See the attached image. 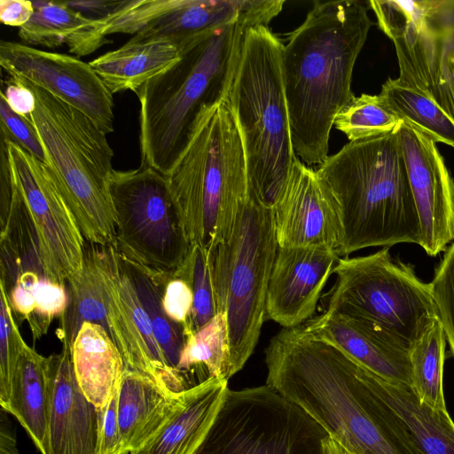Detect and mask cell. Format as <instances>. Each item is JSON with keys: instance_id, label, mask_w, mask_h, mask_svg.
Segmentation results:
<instances>
[{"instance_id": "1", "label": "cell", "mask_w": 454, "mask_h": 454, "mask_svg": "<svg viewBox=\"0 0 454 454\" xmlns=\"http://www.w3.org/2000/svg\"><path fill=\"white\" fill-rule=\"evenodd\" d=\"M265 363L266 385L302 409L348 454H420L357 381V362L302 325L270 339Z\"/></svg>"}, {"instance_id": "2", "label": "cell", "mask_w": 454, "mask_h": 454, "mask_svg": "<svg viewBox=\"0 0 454 454\" xmlns=\"http://www.w3.org/2000/svg\"><path fill=\"white\" fill-rule=\"evenodd\" d=\"M369 8L368 2L317 1L284 44L293 147L308 166L327 160L335 117L355 97L353 70L372 25Z\"/></svg>"}, {"instance_id": "3", "label": "cell", "mask_w": 454, "mask_h": 454, "mask_svg": "<svg viewBox=\"0 0 454 454\" xmlns=\"http://www.w3.org/2000/svg\"><path fill=\"white\" fill-rule=\"evenodd\" d=\"M316 169L338 217L340 258L367 247L419 246V221L395 130L348 142Z\"/></svg>"}, {"instance_id": "4", "label": "cell", "mask_w": 454, "mask_h": 454, "mask_svg": "<svg viewBox=\"0 0 454 454\" xmlns=\"http://www.w3.org/2000/svg\"><path fill=\"white\" fill-rule=\"evenodd\" d=\"M247 29L232 24L192 41L177 62L135 92L141 163L168 174L201 113L228 98Z\"/></svg>"}, {"instance_id": "5", "label": "cell", "mask_w": 454, "mask_h": 454, "mask_svg": "<svg viewBox=\"0 0 454 454\" xmlns=\"http://www.w3.org/2000/svg\"><path fill=\"white\" fill-rule=\"evenodd\" d=\"M283 47L267 26L248 28L227 98L244 146L248 193L272 210L297 159L283 82Z\"/></svg>"}, {"instance_id": "6", "label": "cell", "mask_w": 454, "mask_h": 454, "mask_svg": "<svg viewBox=\"0 0 454 454\" xmlns=\"http://www.w3.org/2000/svg\"><path fill=\"white\" fill-rule=\"evenodd\" d=\"M192 246L214 250L248 195L247 160L228 98L206 108L166 176Z\"/></svg>"}, {"instance_id": "7", "label": "cell", "mask_w": 454, "mask_h": 454, "mask_svg": "<svg viewBox=\"0 0 454 454\" xmlns=\"http://www.w3.org/2000/svg\"><path fill=\"white\" fill-rule=\"evenodd\" d=\"M14 81L27 85L35 95L31 119L47 165L84 240L115 246L116 216L109 191L114 152L106 134L84 114L46 90Z\"/></svg>"}, {"instance_id": "8", "label": "cell", "mask_w": 454, "mask_h": 454, "mask_svg": "<svg viewBox=\"0 0 454 454\" xmlns=\"http://www.w3.org/2000/svg\"><path fill=\"white\" fill-rule=\"evenodd\" d=\"M278 247L273 210L248 193L229 239L213 251L217 309L226 317L234 374L244 367L260 339Z\"/></svg>"}, {"instance_id": "9", "label": "cell", "mask_w": 454, "mask_h": 454, "mask_svg": "<svg viewBox=\"0 0 454 454\" xmlns=\"http://www.w3.org/2000/svg\"><path fill=\"white\" fill-rule=\"evenodd\" d=\"M325 310L363 321L410 348L438 320L429 283L389 247L340 258Z\"/></svg>"}, {"instance_id": "10", "label": "cell", "mask_w": 454, "mask_h": 454, "mask_svg": "<svg viewBox=\"0 0 454 454\" xmlns=\"http://www.w3.org/2000/svg\"><path fill=\"white\" fill-rule=\"evenodd\" d=\"M109 191L118 253L154 272L177 269L192 245L167 176L145 163L131 170L114 169Z\"/></svg>"}, {"instance_id": "11", "label": "cell", "mask_w": 454, "mask_h": 454, "mask_svg": "<svg viewBox=\"0 0 454 454\" xmlns=\"http://www.w3.org/2000/svg\"><path fill=\"white\" fill-rule=\"evenodd\" d=\"M327 436L302 409L268 385L228 388L198 454H321Z\"/></svg>"}, {"instance_id": "12", "label": "cell", "mask_w": 454, "mask_h": 454, "mask_svg": "<svg viewBox=\"0 0 454 454\" xmlns=\"http://www.w3.org/2000/svg\"><path fill=\"white\" fill-rule=\"evenodd\" d=\"M369 5L394 43L398 78L454 119V0H371Z\"/></svg>"}, {"instance_id": "13", "label": "cell", "mask_w": 454, "mask_h": 454, "mask_svg": "<svg viewBox=\"0 0 454 454\" xmlns=\"http://www.w3.org/2000/svg\"><path fill=\"white\" fill-rule=\"evenodd\" d=\"M4 141L37 237L44 276L65 286L82 269L85 240L51 168L17 145Z\"/></svg>"}, {"instance_id": "14", "label": "cell", "mask_w": 454, "mask_h": 454, "mask_svg": "<svg viewBox=\"0 0 454 454\" xmlns=\"http://www.w3.org/2000/svg\"><path fill=\"white\" fill-rule=\"evenodd\" d=\"M101 247V271L109 334L117 345L125 369L176 395L188 389L184 377L167 363L154 337L122 256L114 246Z\"/></svg>"}, {"instance_id": "15", "label": "cell", "mask_w": 454, "mask_h": 454, "mask_svg": "<svg viewBox=\"0 0 454 454\" xmlns=\"http://www.w3.org/2000/svg\"><path fill=\"white\" fill-rule=\"evenodd\" d=\"M283 0H134L126 12L133 40L166 39L180 50L217 28L267 26Z\"/></svg>"}, {"instance_id": "16", "label": "cell", "mask_w": 454, "mask_h": 454, "mask_svg": "<svg viewBox=\"0 0 454 454\" xmlns=\"http://www.w3.org/2000/svg\"><path fill=\"white\" fill-rule=\"evenodd\" d=\"M0 65L10 78L46 90L84 114L106 135L114 130L113 94L90 63L23 43L2 40Z\"/></svg>"}, {"instance_id": "17", "label": "cell", "mask_w": 454, "mask_h": 454, "mask_svg": "<svg viewBox=\"0 0 454 454\" xmlns=\"http://www.w3.org/2000/svg\"><path fill=\"white\" fill-rule=\"evenodd\" d=\"M395 133L419 221V246L436 256L454 242V179L434 141L403 121Z\"/></svg>"}, {"instance_id": "18", "label": "cell", "mask_w": 454, "mask_h": 454, "mask_svg": "<svg viewBox=\"0 0 454 454\" xmlns=\"http://www.w3.org/2000/svg\"><path fill=\"white\" fill-rule=\"evenodd\" d=\"M340 257L328 247H278L268 284L266 317L283 328L313 317Z\"/></svg>"}, {"instance_id": "19", "label": "cell", "mask_w": 454, "mask_h": 454, "mask_svg": "<svg viewBox=\"0 0 454 454\" xmlns=\"http://www.w3.org/2000/svg\"><path fill=\"white\" fill-rule=\"evenodd\" d=\"M273 213L279 247H324L337 253L340 228L331 197L317 169L298 158Z\"/></svg>"}, {"instance_id": "20", "label": "cell", "mask_w": 454, "mask_h": 454, "mask_svg": "<svg viewBox=\"0 0 454 454\" xmlns=\"http://www.w3.org/2000/svg\"><path fill=\"white\" fill-rule=\"evenodd\" d=\"M384 380L411 387V348L363 321L325 310L302 325Z\"/></svg>"}, {"instance_id": "21", "label": "cell", "mask_w": 454, "mask_h": 454, "mask_svg": "<svg viewBox=\"0 0 454 454\" xmlns=\"http://www.w3.org/2000/svg\"><path fill=\"white\" fill-rule=\"evenodd\" d=\"M72 351L47 357L51 387L48 454H98V409L82 392Z\"/></svg>"}, {"instance_id": "22", "label": "cell", "mask_w": 454, "mask_h": 454, "mask_svg": "<svg viewBox=\"0 0 454 454\" xmlns=\"http://www.w3.org/2000/svg\"><path fill=\"white\" fill-rule=\"evenodd\" d=\"M227 383L211 380L181 392L164 423L129 454H198L223 405Z\"/></svg>"}, {"instance_id": "23", "label": "cell", "mask_w": 454, "mask_h": 454, "mask_svg": "<svg viewBox=\"0 0 454 454\" xmlns=\"http://www.w3.org/2000/svg\"><path fill=\"white\" fill-rule=\"evenodd\" d=\"M360 376L420 454H454V422L447 410L422 403L411 387L387 382L361 364Z\"/></svg>"}, {"instance_id": "24", "label": "cell", "mask_w": 454, "mask_h": 454, "mask_svg": "<svg viewBox=\"0 0 454 454\" xmlns=\"http://www.w3.org/2000/svg\"><path fill=\"white\" fill-rule=\"evenodd\" d=\"M51 401L47 357L24 342L4 411L18 419L42 454L49 452Z\"/></svg>"}, {"instance_id": "25", "label": "cell", "mask_w": 454, "mask_h": 454, "mask_svg": "<svg viewBox=\"0 0 454 454\" xmlns=\"http://www.w3.org/2000/svg\"><path fill=\"white\" fill-rule=\"evenodd\" d=\"M77 383L86 398L98 410L119 388L125 370L122 356L107 331L100 325H82L72 347Z\"/></svg>"}, {"instance_id": "26", "label": "cell", "mask_w": 454, "mask_h": 454, "mask_svg": "<svg viewBox=\"0 0 454 454\" xmlns=\"http://www.w3.org/2000/svg\"><path fill=\"white\" fill-rule=\"evenodd\" d=\"M179 395L168 394L148 378L124 370L118 394L122 454L137 449L159 429L174 409Z\"/></svg>"}, {"instance_id": "27", "label": "cell", "mask_w": 454, "mask_h": 454, "mask_svg": "<svg viewBox=\"0 0 454 454\" xmlns=\"http://www.w3.org/2000/svg\"><path fill=\"white\" fill-rule=\"evenodd\" d=\"M181 57L178 47L166 39H129L121 47L90 62L114 95L136 92L151 79L165 72Z\"/></svg>"}, {"instance_id": "28", "label": "cell", "mask_w": 454, "mask_h": 454, "mask_svg": "<svg viewBox=\"0 0 454 454\" xmlns=\"http://www.w3.org/2000/svg\"><path fill=\"white\" fill-rule=\"evenodd\" d=\"M32 4L34 13L18 33L27 45L55 48L67 44L71 53L81 57L111 42L97 35L96 20L71 9L65 1L35 0Z\"/></svg>"}, {"instance_id": "29", "label": "cell", "mask_w": 454, "mask_h": 454, "mask_svg": "<svg viewBox=\"0 0 454 454\" xmlns=\"http://www.w3.org/2000/svg\"><path fill=\"white\" fill-rule=\"evenodd\" d=\"M100 257L101 247L85 241L82 269L65 285L67 303L56 331L62 348L72 351L85 322L98 324L109 333Z\"/></svg>"}, {"instance_id": "30", "label": "cell", "mask_w": 454, "mask_h": 454, "mask_svg": "<svg viewBox=\"0 0 454 454\" xmlns=\"http://www.w3.org/2000/svg\"><path fill=\"white\" fill-rule=\"evenodd\" d=\"M177 369L186 382L188 378H196L198 384L211 380L228 382L234 375L224 314L217 313L207 325L187 334Z\"/></svg>"}, {"instance_id": "31", "label": "cell", "mask_w": 454, "mask_h": 454, "mask_svg": "<svg viewBox=\"0 0 454 454\" xmlns=\"http://www.w3.org/2000/svg\"><path fill=\"white\" fill-rule=\"evenodd\" d=\"M380 97L401 121L435 143L454 148V119L434 99L399 78L387 79Z\"/></svg>"}, {"instance_id": "32", "label": "cell", "mask_w": 454, "mask_h": 454, "mask_svg": "<svg viewBox=\"0 0 454 454\" xmlns=\"http://www.w3.org/2000/svg\"><path fill=\"white\" fill-rule=\"evenodd\" d=\"M446 339L435 321L410 349L411 387L419 400L435 410H447L443 394Z\"/></svg>"}, {"instance_id": "33", "label": "cell", "mask_w": 454, "mask_h": 454, "mask_svg": "<svg viewBox=\"0 0 454 454\" xmlns=\"http://www.w3.org/2000/svg\"><path fill=\"white\" fill-rule=\"evenodd\" d=\"M123 260L149 317L156 341L168 364L180 373L177 366L186 340V330L165 313L161 304L160 287L153 272L134 262L125 258Z\"/></svg>"}, {"instance_id": "34", "label": "cell", "mask_w": 454, "mask_h": 454, "mask_svg": "<svg viewBox=\"0 0 454 454\" xmlns=\"http://www.w3.org/2000/svg\"><path fill=\"white\" fill-rule=\"evenodd\" d=\"M401 121L380 94H362L340 110L333 126L352 142L393 132Z\"/></svg>"}, {"instance_id": "35", "label": "cell", "mask_w": 454, "mask_h": 454, "mask_svg": "<svg viewBox=\"0 0 454 454\" xmlns=\"http://www.w3.org/2000/svg\"><path fill=\"white\" fill-rule=\"evenodd\" d=\"M213 251L199 246H192L189 251L193 306L187 334L207 325L218 313L213 278Z\"/></svg>"}, {"instance_id": "36", "label": "cell", "mask_w": 454, "mask_h": 454, "mask_svg": "<svg viewBox=\"0 0 454 454\" xmlns=\"http://www.w3.org/2000/svg\"><path fill=\"white\" fill-rule=\"evenodd\" d=\"M152 271V270H151ZM161 292V304L167 316L188 333L193 306L189 253L184 262L168 272L152 271Z\"/></svg>"}, {"instance_id": "37", "label": "cell", "mask_w": 454, "mask_h": 454, "mask_svg": "<svg viewBox=\"0 0 454 454\" xmlns=\"http://www.w3.org/2000/svg\"><path fill=\"white\" fill-rule=\"evenodd\" d=\"M0 404L5 410L18 359L25 342L15 322L7 292L0 283Z\"/></svg>"}, {"instance_id": "38", "label": "cell", "mask_w": 454, "mask_h": 454, "mask_svg": "<svg viewBox=\"0 0 454 454\" xmlns=\"http://www.w3.org/2000/svg\"><path fill=\"white\" fill-rule=\"evenodd\" d=\"M429 287L438 321L454 357V242L444 251Z\"/></svg>"}, {"instance_id": "39", "label": "cell", "mask_w": 454, "mask_h": 454, "mask_svg": "<svg viewBox=\"0 0 454 454\" xmlns=\"http://www.w3.org/2000/svg\"><path fill=\"white\" fill-rule=\"evenodd\" d=\"M67 294L66 286L43 278L35 290L33 312L27 321L33 340L47 333L55 317H60L66 309Z\"/></svg>"}, {"instance_id": "40", "label": "cell", "mask_w": 454, "mask_h": 454, "mask_svg": "<svg viewBox=\"0 0 454 454\" xmlns=\"http://www.w3.org/2000/svg\"><path fill=\"white\" fill-rule=\"evenodd\" d=\"M1 136L47 164L46 153L38 131L32 121L14 113L4 98L0 99Z\"/></svg>"}, {"instance_id": "41", "label": "cell", "mask_w": 454, "mask_h": 454, "mask_svg": "<svg viewBox=\"0 0 454 454\" xmlns=\"http://www.w3.org/2000/svg\"><path fill=\"white\" fill-rule=\"evenodd\" d=\"M118 394L119 388L112 395L106 405L98 410V454L121 452Z\"/></svg>"}, {"instance_id": "42", "label": "cell", "mask_w": 454, "mask_h": 454, "mask_svg": "<svg viewBox=\"0 0 454 454\" xmlns=\"http://www.w3.org/2000/svg\"><path fill=\"white\" fill-rule=\"evenodd\" d=\"M5 88L1 91L10 108L16 114L31 119L35 109V98L33 91L25 84L10 78L5 82Z\"/></svg>"}, {"instance_id": "43", "label": "cell", "mask_w": 454, "mask_h": 454, "mask_svg": "<svg viewBox=\"0 0 454 454\" xmlns=\"http://www.w3.org/2000/svg\"><path fill=\"white\" fill-rule=\"evenodd\" d=\"M34 6L28 0H0V21L12 27H22L32 17Z\"/></svg>"}, {"instance_id": "44", "label": "cell", "mask_w": 454, "mask_h": 454, "mask_svg": "<svg viewBox=\"0 0 454 454\" xmlns=\"http://www.w3.org/2000/svg\"><path fill=\"white\" fill-rule=\"evenodd\" d=\"M65 3L88 19L102 20L118 9L123 1L84 0L65 1Z\"/></svg>"}, {"instance_id": "45", "label": "cell", "mask_w": 454, "mask_h": 454, "mask_svg": "<svg viewBox=\"0 0 454 454\" xmlns=\"http://www.w3.org/2000/svg\"><path fill=\"white\" fill-rule=\"evenodd\" d=\"M3 410V409H2ZM6 411L1 412L0 422V454H19L15 434L9 420L4 417Z\"/></svg>"}, {"instance_id": "46", "label": "cell", "mask_w": 454, "mask_h": 454, "mask_svg": "<svg viewBox=\"0 0 454 454\" xmlns=\"http://www.w3.org/2000/svg\"><path fill=\"white\" fill-rule=\"evenodd\" d=\"M321 454H348V451L329 435L325 439Z\"/></svg>"}, {"instance_id": "47", "label": "cell", "mask_w": 454, "mask_h": 454, "mask_svg": "<svg viewBox=\"0 0 454 454\" xmlns=\"http://www.w3.org/2000/svg\"><path fill=\"white\" fill-rule=\"evenodd\" d=\"M117 454H122V453L119 452V453H117Z\"/></svg>"}]
</instances>
